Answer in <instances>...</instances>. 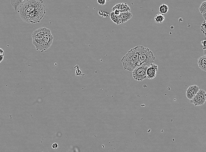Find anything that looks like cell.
I'll return each instance as SVG.
<instances>
[{
	"label": "cell",
	"mask_w": 206,
	"mask_h": 152,
	"mask_svg": "<svg viewBox=\"0 0 206 152\" xmlns=\"http://www.w3.org/2000/svg\"><path fill=\"white\" fill-rule=\"evenodd\" d=\"M24 22L29 24L39 23L46 14L45 7L42 0H26L17 10Z\"/></svg>",
	"instance_id": "1"
},
{
	"label": "cell",
	"mask_w": 206,
	"mask_h": 152,
	"mask_svg": "<svg viewBox=\"0 0 206 152\" xmlns=\"http://www.w3.org/2000/svg\"><path fill=\"white\" fill-rule=\"evenodd\" d=\"M121 62L124 70L129 71H133L136 67L140 66L138 55L135 48L131 49L124 56Z\"/></svg>",
	"instance_id": "2"
},
{
	"label": "cell",
	"mask_w": 206,
	"mask_h": 152,
	"mask_svg": "<svg viewBox=\"0 0 206 152\" xmlns=\"http://www.w3.org/2000/svg\"><path fill=\"white\" fill-rule=\"evenodd\" d=\"M138 55L140 66H149L154 63L155 57L153 52L148 48L143 46H137L135 47Z\"/></svg>",
	"instance_id": "3"
},
{
	"label": "cell",
	"mask_w": 206,
	"mask_h": 152,
	"mask_svg": "<svg viewBox=\"0 0 206 152\" xmlns=\"http://www.w3.org/2000/svg\"><path fill=\"white\" fill-rule=\"evenodd\" d=\"M54 37L50 30L48 29L41 42L35 46L37 50L44 52L50 48L53 41Z\"/></svg>",
	"instance_id": "4"
},
{
	"label": "cell",
	"mask_w": 206,
	"mask_h": 152,
	"mask_svg": "<svg viewBox=\"0 0 206 152\" xmlns=\"http://www.w3.org/2000/svg\"><path fill=\"white\" fill-rule=\"evenodd\" d=\"M148 66H139L132 71L133 78L138 81H141L147 78L146 71Z\"/></svg>",
	"instance_id": "5"
},
{
	"label": "cell",
	"mask_w": 206,
	"mask_h": 152,
	"mask_svg": "<svg viewBox=\"0 0 206 152\" xmlns=\"http://www.w3.org/2000/svg\"><path fill=\"white\" fill-rule=\"evenodd\" d=\"M48 29L46 27H41L33 32L32 37V44L34 46H36L41 42Z\"/></svg>",
	"instance_id": "6"
},
{
	"label": "cell",
	"mask_w": 206,
	"mask_h": 152,
	"mask_svg": "<svg viewBox=\"0 0 206 152\" xmlns=\"http://www.w3.org/2000/svg\"><path fill=\"white\" fill-rule=\"evenodd\" d=\"M206 101V93L203 89H200L191 100L190 103L195 106H201L204 104Z\"/></svg>",
	"instance_id": "7"
},
{
	"label": "cell",
	"mask_w": 206,
	"mask_h": 152,
	"mask_svg": "<svg viewBox=\"0 0 206 152\" xmlns=\"http://www.w3.org/2000/svg\"><path fill=\"white\" fill-rule=\"evenodd\" d=\"M200 90V87L197 85H191L189 86L186 91V97L188 99L190 100L196 96Z\"/></svg>",
	"instance_id": "8"
},
{
	"label": "cell",
	"mask_w": 206,
	"mask_h": 152,
	"mask_svg": "<svg viewBox=\"0 0 206 152\" xmlns=\"http://www.w3.org/2000/svg\"><path fill=\"white\" fill-rule=\"evenodd\" d=\"M158 71V66L153 63L148 66L146 71L147 78L153 79L156 77L157 71Z\"/></svg>",
	"instance_id": "9"
},
{
	"label": "cell",
	"mask_w": 206,
	"mask_h": 152,
	"mask_svg": "<svg viewBox=\"0 0 206 152\" xmlns=\"http://www.w3.org/2000/svg\"><path fill=\"white\" fill-rule=\"evenodd\" d=\"M120 24H123L129 21L133 17V14L131 12H125L121 13L118 16Z\"/></svg>",
	"instance_id": "10"
},
{
	"label": "cell",
	"mask_w": 206,
	"mask_h": 152,
	"mask_svg": "<svg viewBox=\"0 0 206 152\" xmlns=\"http://www.w3.org/2000/svg\"><path fill=\"white\" fill-rule=\"evenodd\" d=\"M115 9H118L121 13H123V12H129L131 10V8L129 7V5L126 3H119L118 4L116 5H115L114 6L113 8H112V10H113Z\"/></svg>",
	"instance_id": "11"
},
{
	"label": "cell",
	"mask_w": 206,
	"mask_h": 152,
	"mask_svg": "<svg viewBox=\"0 0 206 152\" xmlns=\"http://www.w3.org/2000/svg\"><path fill=\"white\" fill-rule=\"evenodd\" d=\"M198 65L202 71L206 72V56L204 55L200 57L198 59Z\"/></svg>",
	"instance_id": "12"
},
{
	"label": "cell",
	"mask_w": 206,
	"mask_h": 152,
	"mask_svg": "<svg viewBox=\"0 0 206 152\" xmlns=\"http://www.w3.org/2000/svg\"><path fill=\"white\" fill-rule=\"evenodd\" d=\"M26 0H11V4L14 10L17 11L20 6Z\"/></svg>",
	"instance_id": "13"
},
{
	"label": "cell",
	"mask_w": 206,
	"mask_h": 152,
	"mask_svg": "<svg viewBox=\"0 0 206 152\" xmlns=\"http://www.w3.org/2000/svg\"><path fill=\"white\" fill-rule=\"evenodd\" d=\"M155 22L157 24H162L165 20V17L163 14H158L155 17Z\"/></svg>",
	"instance_id": "14"
},
{
	"label": "cell",
	"mask_w": 206,
	"mask_h": 152,
	"mask_svg": "<svg viewBox=\"0 0 206 152\" xmlns=\"http://www.w3.org/2000/svg\"><path fill=\"white\" fill-rule=\"evenodd\" d=\"M110 17L111 20H112V22H113L114 23H115L116 24H120L118 16L115 15L113 11H112L111 13H110Z\"/></svg>",
	"instance_id": "15"
},
{
	"label": "cell",
	"mask_w": 206,
	"mask_h": 152,
	"mask_svg": "<svg viewBox=\"0 0 206 152\" xmlns=\"http://www.w3.org/2000/svg\"><path fill=\"white\" fill-rule=\"evenodd\" d=\"M159 11L161 14H163V15L166 14L168 11V6L165 4L161 5L159 7Z\"/></svg>",
	"instance_id": "16"
},
{
	"label": "cell",
	"mask_w": 206,
	"mask_h": 152,
	"mask_svg": "<svg viewBox=\"0 0 206 152\" xmlns=\"http://www.w3.org/2000/svg\"><path fill=\"white\" fill-rule=\"evenodd\" d=\"M199 11L201 14H204L206 12V1L203 2L199 7Z\"/></svg>",
	"instance_id": "17"
},
{
	"label": "cell",
	"mask_w": 206,
	"mask_h": 152,
	"mask_svg": "<svg viewBox=\"0 0 206 152\" xmlns=\"http://www.w3.org/2000/svg\"><path fill=\"white\" fill-rule=\"evenodd\" d=\"M107 0H97V3L100 5H104L106 4Z\"/></svg>",
	"instance_id": "18"
},
{
	"label": "cell",
	"mask_w": 206,
	"mask_h": 152,
	"mask_svg": "<svg viewBox=\"0 0 206 152\" xmlns=\"http://www.w3.org/2000/svg\"><path fill=\"white\" fill-rule=\"evenodd\" d=\"M58 145L57 143H53V144H52V147L54 149H57V148H58Z\"/></svg>",
	"instance_id": "19"
},
{
	"label": "cell",
	"mask_w": 206,
	"mask_h": 152,
	"mask_svg": "<svg viewBox=\"0 0 206 152\" xmlns=\"http://www.w3.org/2000/svg\"><path fill=\"white\" fill-rule=\"evenodd\" d=\"M4 56L5 55H0V63H1L2 61L3 60Z\"/></svg>",
	"instance_id": "20"
},
{
	"label": "cell",
	"mask_w": 206,
	"mask_h": 152,
	"mask_svg": "<svg viewBox=\"0 0 206 152\" xmlns=\"http://www.w3.org/2000/svg\"><path fill=\"white\" fill-rule=\"evenodd\" d=\"M0 55H5L4 51L1 48H0Z\"/></svg>",
	"instance_id": "21"
},
{
	"label": "cell",
	"mask_w": 206,
	"mask_h": 152,
	"mask_svg": "<svg viewBox=\"0 0 206 152\" xmlns=\"http://www.w3.org/2000/svg\"><path fill=\"white\" fill-rule=\"evenodd\" d=\"M202 16H203V18H204V20L205 21H206V12L204 14H202Z\"/></svg>",
	"instance_id": "22"
},
{
	"label": "cell",
	"mask_w": 206,
	"mask_h": 152,
	"mask_svg": "<svg viewBox=\"0 0 206 152\" xmlns=\"http://www.w3.org/2000/svg\"><path fill=\"white\" fill-rule=\"evenodd\" d=\"M204 55L206 56V47L204 49Z\"/></svg>",
	"instance_id": "23"
},
{
	"label": "cell",
	"mask_w": 206,
	"mask_h": 152,
	"mask_svg": "<svg viewBox=\"0 0 206 152\" xmlns=\"http://www.w3.org/2000/svg\"><path fill=\"white\" fill-rule=\"evenodd\" d=\"M204 23L206 25V21H204Z\"/></svg>",
	"instance_id": "24"
},
{
	"label": "cell",
	"mask_w": 206,
	"mask_h": 152,
	"mask_svg": "<svg viewBox=\"0 0 206 152\" xmlns=\"http://www.w3.org/2000/svg\"><path fill=\"white\" fill-rule=\"evenodd\" d=\"M107 1H109V0H107Z\"/></svg>",
	"instance_id": "25"
}]
</instances>
